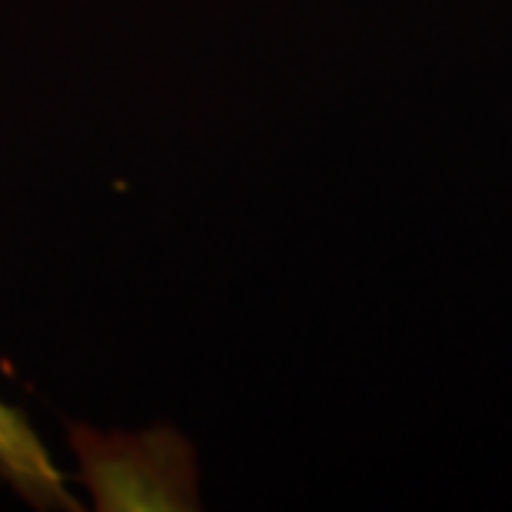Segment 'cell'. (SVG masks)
Returning <instances> with one entry per match:
<instances>
[{
  "mask_svg": "<svg viewBox=\"0 0 512 512\" xmlns=\"http://www.w3.org/2000/svg\"><path fill=\"white\" fill-rule=\"evenodd\" d=\"M0 479H7L20 496L40 509H74L60 479L57 466L50 463L44 443L30 429L27 416L17 413L0 399Z\"/></svg>",
  "mask_w": 512,
  "mask_h": 512,
  "instance_id": "1",
  "label": "cell"
}]
</instances>
